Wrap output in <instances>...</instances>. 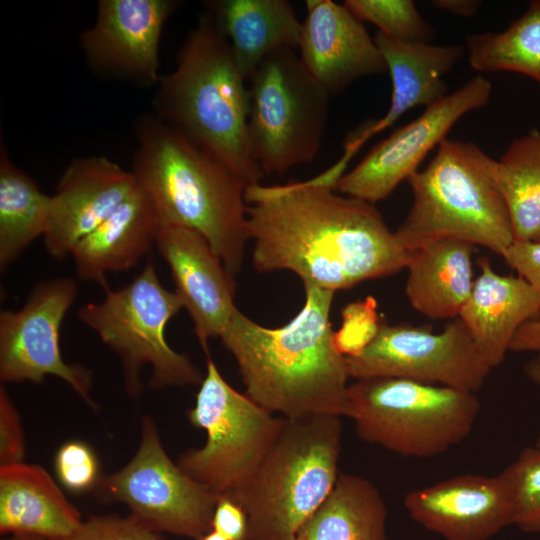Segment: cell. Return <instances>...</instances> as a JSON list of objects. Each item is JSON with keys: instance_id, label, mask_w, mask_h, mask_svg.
Segmentation results:
<instances>
[{"instance_id": "cell-42", "label": "cell", "mask_w": 540, "mask_h": 540, "mask_svg": "<svg viewBox=\"0 0 540 540\" xmlns=\"http://www.w3.org/2000/svg\"><path fill=\"white\" fill-rule=\"evenodd\" d=\"M200 540H227V539L224 538L219 533H217L216 531L211 530L206 535H204Z\"/></svg>"}, {"instance_id": "cell-2", "label": "cell", "mask_w": 540, "mask_h": 540, "mask_svg": "<svg viewBox=\"0 0 540 540\" xmlns=\"http://www.w3.org/2000/svg\"><path fill=\"white\" fill-rule=\"evenodd\" d=\"M304 288V306L284 326L263 327L236 309L220 338L238 365L245 394L262 408L288 419L342 417L350 377L329 320L334 292Z\"/></svg>"}, {"instance_id": "cell-36", "label": "cell", "mask_w": 540, "mask_h": 540, "mask_svg": "<svg viewBox=\"0 0 540 540\" xmlns=\"http://www.w3.org/2000/svg\"><path fill=\"white\" fill-rule=\"evenodd\" d=\"M212 530L227 540H249L248 518L244 508L230 497L219 498L212 518Z\"/></svg>"}, {"instance_id": "cell-39", "label": "cell", "mask_w": 540, "mask_h": 540, "mask_svg": "<svg viewBox=\"0 0 540 540\" xmlns=\"http://www.w3.org/2000/svg\"><path fill=\"white\" fill-rule=\"evenodd\" d=\"M480 3L478 0H434L431 2L438 9L465 18L473 16Z\"/></svg>"}, {"instance_id": "cell-20", "label": "cell", "mask_w": 540, "mask_h": 540, "mask_svg": "<svg viewBox=\"0 0 540 540\" xmlns=\"http://www.w3.org/2000/svg\"><path fill=\"white\" fill-rule=\"evenodd\" d=\"M373 38L390 74L391 102L381 119L350 141L358 148L372 135L390 127L408 110L417 106L426 108L448 95L444 76L466 52L459 44L404 42L378 31Z\"/></svg>"}, {"instance_id": "cell-22", "label": "cell", "mask_w": 540, "mask_h": 540, "mask_svg": "<svg viewBox=\"0 0 540 540\" xmlns=\"http://www.w3.org/2000/svg\"><path fill=\"white\" fill-rule=\"evenodd\" d=\"M139 185V184H138ZM161 223L150 196L140 187L74 247L77 276L105 288V275L134 267L155 245Z\"/></svg>"}, {"instance_id": "cell-11", "label": "cell", "mask_w": 540, "mask_h": 540, "mask_svg": "<svg viewBox=\"0 0 540 540\" xmlns=\"http://www.w3.org/2000/svg\"><path fill=\"white\" fill-rule=\"evenodd\" d=\"M350 378H405L476 393L492 370L460 318L441 332L410 324L380 323L373 340L345 357Z\"/></svg>"}, {"instance_id": "cell-5", "label": "cell", "mask_w": 540, "mask_h": 540, "mask_svg": "<svg viewBox=\"0 0 540 540\" xmlns=\"http://www.w3.org/2000/svg\"><path fill=\"white\" fill-rule=\"evenodd\" d=\"M435 156L407 180L412 205L395 233L412 250L454 238L503 256L514 242L495 159L471 141L445 139Z\"/></svg>"}, {"instance_id": "cell-30", "label": "cell", "mask_w": 540, "mask_h": 540, "mask_svg": "<svg viewBox=\"0 0 540 540\" xmlns=\"http://www.w3.org/2000/svg\"><path fill=\"white\" fill-rule=\"evenodd\" d=\"M344 5L361 22L374 24L390 38L423 43L434 38V29L411 0H346Z\"/></svg>"}, {"instance_id": "cell-23", "label": "cell", "mask_w": 540, "mask_h": 540, "mask_svg": "<svg viewBox=\"0 0 540 540\" xmlns=\"http://www.w3.org/2000/svg\"><path fill=\"white\" fill-rule=\"evenodd\" d=\"M79 511L41 466H0V532L45 540L64 538L81 524Z\"/></svg>"}, {"instance_id": "cell-3", "label": "cell", "mask_w": 540, "mask_h": 540, "mask_svg": "<svg viewBox=\"0 0 540 540\" xmlns=\"http://www.w3.org/2000/svg\"><path fill=\"white\" fill-rule=\"evenodd\" d=\"M134 132L132 173L152 199L161 226L200 233L235 277L249 240V184L155 114L138 117Z\"/></svg>"}, {"instance_id": "cell-38", "label": "cell", "mask_w": 540, "mask_h": 540, "mask_svg": "<svg viewBox=\"0 0 540 540\" xmlns=\"http://www.w3.org/2000/svg\"><path fill=\"white\" fill-rule=\"evenodd\" d=\"M509 351L540 352V319L521 325L511 341Z\"/></svg>"}, {"instance_id": "cell-35", "label": "cell", "mask_w": 540, "mask_h": 540, "mask_svg": "<svg viewBox=\"0 0 540 540\" xmlns=\"http://www.w3.org/2000/svg\"><path fill=\"white\" fill-rule=\"evenodd\" d=\"M24 437L20 416L6 389L0 387V466L22 462Z\"/></svg>"}, {"instance_id": "cell-19", "label": "cell", "mask_w": 540, "mask_h": 540, "mask_svg": "<svg viewBox=\"0 0 540 540\" xmlns=\"http://www.w3.org/2000/svg\"><path fill=\"white\" fill-rule=\"evenodd\" d=\"M306 8L300 59L330 95L362 77L387 71L374 38L344 4L307 0Z\"/></svg>"}, {"instance_id": "cell-33", "label": "cell", "mask_w": 540, "mask_h": 540, "mask_svg": "<svg viewBox=\"0 0 540 540\" xmlns=\"http://www.w3.org/2000/svg\"><path fill=\"white\" fill-rule=\"evenodd\" d=\"M45 540V539H44ZM56 540H164L134 515L92 516L82 521L70 535Z\"/></svg>"}, {"instance_id": "cell-14", "label": "cell", "mask_w": 540, "mask_h": 540, "mask_svg": "<svg viewBox=\"0 0 540 540\" xmlns=\"http://www.w3.org/2000/svg\"><path fill=\"white\" fill-rule=\"evenodd\" d=\"M491 93L487 78H471L374 146L353 169L343 173L336 191L372 204L387 198L419 170L423 159L464 115L487 105Z\"/></svg>"}, {"instance_id": "cell-17", "label": "cell", "mask_w": 540, "mask_h": 540, "mask_svg": "<svg viewBox=\"0 0 540 540\" xmlns=\"http://www.w3.org/2000/svg\"><path fill=\"white\" fill-rule=\"evenodd\" d=\"M132 173L105 156L75 158L51 196L47 252L57 260L72 254L76 244L104 222L133 192Z\"/></svg>"}, {"instance_id": "cell-9", "label": "cell", "mask_w": 540, "mask_h": 540, "mask_svg": "<svg viewBox=\"0 0 540 540\" xmlns=\"http://www.w3.org/2000/svg\"><path fill=\"white\" fill-rule=\"evenodd\" d=\"M249 81V141L263 174L311 162L327 125L328 91L289 48L264 59Z\"/></svg>"}, {"instance_id": "cell-34", "label": "cell", "mask_w": 540, "mask_h": 540, "mask_svg": "<svg viewBox=\"0 0 540 540\" xmlns=\"http://www.w3.org/2000/svg\"><path fill=\"white\" fill-rule=\"evenodd\" d=\"M58 479L72 491H85L98 479V462L89 446L79 441L62 445L55 456Z\"/></svg>"}, {"instance_id": "cell-6", "label": "cell", "mask_w": 540, "mask_h": 540, "mask_svg": "<svg viewBox=\"0 0 540 540\" xmlns=\"http://www.w3.org/2000/svg\"><path fill=\"white\" fill-rule=\"evenodd\" d=\"M341 416L285 418L251 478L230 498L248 518L249 540H294L338 478Z\"/></svg>"}, {"instance_id": "cell-16", "label": "cell", "mask_w": 540, "mask_h": 540, "mask_svg": "<svg viewBox=\"0 0 540 540\" xmlns=\"http://www.w3.org/2000/svg\"><path fill=\"white\" fill-rule=\"evenodd\" d=\"M409 516L446 540H488L514 524L506 477L466 474L414 489L404 497Z\"/></svg>"}, {"instance_id": "cell-37", "label": "cell", "mask_w": 540, "mask_h": 540, "mask_svg": "<svg viewBox=\"0 0 540 540\" xmlns=\"http://www.w3.org/2000/svg\"><path fill=\"white\" fill-rule=\"evenodd\" d=\"M502 258L529 283L540 301V242H513Z\"/></svg>"}, {"instance_id": "cell-1", "label": "cell", "mask_w": 540, "mask_h": 540, "mask_svg": "<svg viewBox=\"0 0 540 540\" xmlns=\"http://www.w3.org/2000/svg\"><path fill=\"white\" fill-rule=\"evenodd\" d=\"M348 159L317 178L245 191L252 265L335 293L406 269L409 251L367 201L337 194Z\"/></svg>"}, {"instance_id": "cell-27", "label": "cell", "mask_w": 540, "mask_h": 540, "mask_svg": "<svg viewBox=\"0 0 540 540\" xmlns=\"http://www.w3.org/2000/svg\"><path fill=\"white\" fill-rule=\"evenodd\" d=\"M51 196L0 148V269L15 262L39 236L49 220Z\"/></svg>"}, {"instance_id": "cell-24", "label": "cell", "mask_w": 540, "mask_h": 540, "mask_svg": "<svg viewBox=\"0 0 540 540\" xmlns=\"http://www.w3.org/2000/svg\"><path fill=\"white\" fill-rule=\"evenodd\" d=\"M204 6L227 38L245 80L272 53L299 47L302 22L286 0H211Z\"/></svg>"}, {"instance_id": "cell-32", "label": "cell", "mask_w": 540, "mask_h": 540, "mask_svg": "<svg viewBox=\"0 0 540 540\" xmlns=\"http://www.w3.org/2000/svg\"><path fill=\"white\" fill-rule=\"evenodd\" d=\"M380 322L376 314V302L368 297L348 304L342 310L341 328L334 332L337 350L344 357L360 354L378 332Z\"/></svg>"}, {"instance_id": "cell-7", "label": "cell", "mask_w": 540, "mask_h": 540, "mask_svg": "<svg viewBox=\"0 0 540 540\" xmlns=\"http://www.w3.org/2000/svg\"><path fill=\"white\" fill-rule=\"evenodd\" d=\"M480 408L473 392L379 377L349 384L345 416L363 441L401 456L429 458L464 441Z\"/></svg>"}, {"instance_id": "cell-25", "label": "cell", "mask_w": 540, "mask_h": 540, "mask_svg": "<svg viewBox=\"0 0 540 540\" xmlns=\"http://www.w3.org/2000/svg\"><path fill=\"white\" fill-rule=\"evenodd\" d=\"M475 247L444 238L408 250L405 294L414 310L434 320L459 317L475 281Z\"/></svg>"}, {"instance_id": "cell-26", "label": "cell", "mask_w": 540, "mask_h": 540, "mask_svg": "<svg viewBox=\"0 0 540 540\" xmlns=\"http://www.w3.org/2000/svg\"><path fill=\"white\" fill-rule=\"evenodd\" d=\"M386 518L384 500L369 480L339 474L294 540H386Z\"/></svg>"}, {"instance_id": "cell-31", "label": "cell", "mask_w": 540, "mask_h": 540, "mask_svg": "<svg viewBox=\"0 0 540 540\" xmlns=\"http://www.w3.org/2000/svg\"><path fill=\"white\" fill-rule=\"evenodd\" d=\"M502 474L514 501V524L528 533L540 534V446L527 447Z\"/></svg>"}, {"instance_id": "cell-4", "label": "cell", "mask_w": 540, "mask_h": 540, "mask_svg": "<svg viewBox=\"0 0 540 540\" xmlns=\"http://www.w3.org/2000/svg\"><path fill=\"white\" fill-rule=\"evenodd\" d=\"M245 81L227 38L205 10L183 42L176 68L161 75L152 104L157 117L251 185L264 174L251 151Z\"/></svg>"}, {"instance_id": "cell-18", "label": "cell", "mask_w": 540, "mask_h": 540, "mask_svg": "<svg viewBox=\"0 0 540 540\" xmlns=\"http://www.w3.org/2000/svg\"><path fill=\"white\" fill-rule=\"evenodd\" d=\"M155 245L169 267L194 333L209 356V339L220 337L237 309L234 277L207 239L192 229L161 226Z\"/></svg>"}, {"instance_id": "cell-15", "label": "cell", "mask_w": 540, "mask_h": 540, "mask_svg": "<svg viewBox=\"0 0 540 540\" xmlns=\"http://www.w3.org/2000/svg\"><path fill=\"white\" fill-rule=\"evenodd\" d=\"M179 6L174 0H100L94 24L79 39L88 67L97 75L157 85L164 25Z\"/></svg>"}, {"instance_id": "cell-41", "label": "cell", "mask_w": 540, "mask_h": 540, "mask_svg": "<svg viewBox=\"0 0 540 540\" xmlns=\"http://www.w3.org/2000/svg\"><path fill=\"white\" fill-rule=\"evenodd\" d=\"M4 540H44V539L37 536H32V535L16 534V535H10L6 537Z\"/></svg>"}, {"instance_id": "cell-13", "label": "cell", "mask_w": 540, "mask_h": 540, "mask_svg": "<svg viewBox=\"0 0 540 540\" xmlns=\"http://www.w3.org/2000/svg\"><path fill=\"white\" fill-rule=\"evenodd\" d=\"M78 295L73 278L35 284L19 310L0 311V380L40 384L46 376L65 381L91 408L92 372L64 361L60 350L62 321Z\"/></svg>"}, {"instance_id": "cell-10", "label": "cell", "mask_w": 540, "mask_h": 540, "mask_svg": "<svg viewBox=\"0 0 540 540\" xmlns=\"http://www.w3.org/2000/svg\"><path fill=\"white\" fill-rule=\"evenodd\" d=\"M199 386L187 418L206 431V442L180 455L177 464L218 499L231 497L254 474L285 417L272 414L235 390L210 356Z\"/></svg>"}, {"instance_id": "cell-40", "label": "cell", "mask_w": 540, "mask_h": 540, "mask_svg": "<svg viewBox=\"0 0 540 540\" xmlns=\"http://www.w3.org/2000/svg\"><path fill=\"white\" fill-rule=\"evenodd\" d=\"M524 372L533 383L540 385V352L536 353V355L526 363ZM536 445L540 446V434Z\"/></svg>"}, {"instance_id": "cell-28", "label": "cell", "mask_w": 540, "mask_h": 540, "mask_svg": "<svg viewBox=\"0 0 540 540\" xmlns=\"http://www.w3.org/2000/svg\"><path fill=\"white\" fill-rule=\"evenodd\" d=\"M495 178L511 221L514 242H540V129L515 138Z\"/></svg>"}, {"instance_id": "cell-12", "label": "cell", "mask_w": 540, "mask_h": 540, "mask_svg": "<svg viewBox=\"0 0 540 540\" xmlns=\"http://www.w3.org/2000/svg\"><path fill=\"white\" fill-rule=\"evenodd\" d=\"M100 487L157 532L200 540L212 530L218 498L171 461L149 417L142 420L133 458L102 478Z\"/></svg>"}, {"instance_id": "cell-21", "label": "cell", "mask_w": 540, "mask_h": 540, "mask_svg": "<svg viewBox=\"0 0 540 540\" xmlns=\"http://www.w3.org/2000/svg\"><path fill=\"white\" fill-rule=\"evenodd\" d=\"M479 266L480 274L458 318L493 369L504 361L521 325L540 319V301L522 277L497 273L488 258H481Z\"/></svg>"}, {"instance_id": "cell-8", "label": "cell", "mask_w": 540, "mask_h": 540, "mask_svg": "<svg viewBox=\"0 0 540 540\" xmlns=\"http://www.w3.org/2000/svg\"><path fill=\"white\" fill-rule=\"evenodd\" d=\"M182 308L177 293L162 286L149 260L129 284L115 291L106 288L103 301L80 307L77 316L119 356L125 391L138 397L147 364L154 389L200 385L204 378L189 355L172 349L165 337L169 320Z\"/></svg>"}, {"instance_id": "cell-29", "label": "cell", "mask_w": 540, "mask_h": 540, "mask_svg": "<svg viewBox=\"0 0 540 540\" xmlns=\"http://www.w3.org/2000/svg\"><path fill=\"white\" fill-rule=\"evenodd\" d=\"M465 49L478 72H514L540 84V0L501 32L467 35Z\"/></svg>"}]
</instances>
